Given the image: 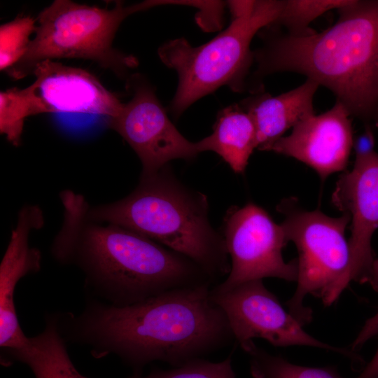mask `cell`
<instances>
[{"instance_id": "7402d4cb", "label": "cell", "mask_w": 378, "mask_h": 378, "mask_svg": "<svg viewBox=\"0 0 378 378\" xmlns=\"http://www.w3.org/2000/svg\"><path fill=\"white\" fill-rule=\"evenodd\" d=\"M131 378H236L230 356L220 362L198 358L169 370H155Z\"/></svg>"}, {"instance_id": "e0dca14e", "label": "cell", "mask_w": 378, "mask_h": 378, "mask_svg": "<svg viewBox=\"0 0 378 378\" xmlns=\"http://www.w3.org/2000/svg\"><path fill=\"white\" fill-rule=\"evenodd\" d=\"M6 354L27 365L36 378H87L75 368L54 321L39 335L28 337L24 346Z\"/></svg>"}, {"instance_id": "d4e9b609", "label": "cell", "mask_w": 378, "mask_h": 378, "mask_svg": "<svg viewBox=\"0 0 378 378\" xmlns=\"http://www.w3.org/2000/svg\"><path fill=\"white\" fill-rule=\"evenodd\" d=\"M355 378H378V348L370 361Z\"/></svg>"}, {"instance_id": "484cf974", "label": "cell", "mask_w": 378, "mask_h": 378, "mask_svg": "<svg viewBox=\"0 0 378 378\" xmlns=\"http://www.w3.org/2000/svg\"><path fill=\"white\" fill-rule=\"evenodd\" d=\"M376 126L378 127V107H377V118H376Z\"/></svg>"}, {"instance_id": "ffe728a7", "label": "cell", "mask_w": 378, "mask_h": 378, "mask_svg": "<svg viewBox=\"0 0 378 378\" xmlns=\"http://www.w3.org/2000/svg\"><path fill=\"white\" fill-rule=\"evenodd\" d=\"M351 0H286L278 19L272 25H282L291 36H304L315 31L309 24L332 9H340Z\"/></svg>"}, {"instance_id": "d6986e66", "label": "cell", "mask_w": 378, "mask_h": 378, "mask_svg": "<svg viewBox=\"0 0 378 378\" xmlns=\"http://www.w3.org/2000/svg\"><path fill=\"white\" fill-rule=\"evenodd\" d=\"M248 355L253 378H344L331 368H312L293 364L274 356L251 341L241 346Z\"/></svg>"}, {"instance_id": "7a4b0ae2", "label": "cell", "mask_w": 378, "mask_h": 378, "mask_svg": "<svg viewBox=\"0 0 378 378\" xmlns=\"http://www.w3.org/2000/svg\"><path fill=\"white\" fill-rule=\"evenodd\" d=\"M63 220L52 245L62 262H74L115 305L211 283L196 262L141 234L88 214L89 204L70 190L59 194Z\"/></svg>"}, {"instance_id": "ba28073f", "label": "cell", "mask_w": 378, "mask_h": 378, "mask_svg": "<svg viewBox=\"0 0 378 378\" xmlns=\"http://www.w3.org/2000/svg\"><path fill=\"white\" fill-rule=\"evenodd\" d=\"M223 238L230 262L226 279L214 288L226 290L241 284L274 277L296 281L298 260L284 261L285 232L259 206H232L224 218Z\"/></svg>"}, {"instance_id": "9a60e30c", "label": "cell", "mask_w": 378, "mask_h": 378, "mask_svg": "<svg viewBox=\"0 0 378 378\" xmlns=\"http://www.w3.org/2000/svg\"><path fill=\"white\" fill-rule=\"evenodd\" d=\"M319 87L307 78L300 86L279 95L262 93L239 104L254 122L259 150H267L288 130L315 113L314 97Z\"/></svg>"}, {"instance_id": "ac0fdd59", "label": "cell", "mask_w": 378, "mask_h": 378, "mask_svg": "<svg viewBox=\"0 0 378 378\" xmlns=\"http://www.w3.org/2000/svg\"><path fill=\"white\" fill-rule=\"evenodd\" d=\"M46 108L31 83L24 88H12L0 93V133L15 146H20L27 118L46 113Z\"/></svg>"}, {"instance_id": "6da1fadb", "label": "cell", "mask_w": 378, "mask_h": 378, "mask_svg": "<svg viewBox=\"0 0 378 378\" xmlns=\"http://www.w3.org/2000/svg\"><path fill=\"white\" fill-rule=\"evenodd\" d=\"M210 286L176 288L127 305L97 304L78 319V331L99 357L113 353L136 367L155 360L181 366L234 339Z\"/></svg>"}, {"instance_id": "8fae6325", "label": "cell", "mask_w": 378, "mask_h": 378, "mask_svg": "<svg viewBox=\"0 0 378 378\" xmlns=\"http://www.w3.org/2000/svg\"><path fill=\"white\" fill-rule=\"evenodd\" d=\"M332 202L350 218L347 283H367L374 260L371 239L378 228L377 153L356 155L353 169L343 173L337 181Z\"/></svg>"}, {"instance_id": "9c48e42d", "label": "cell", "mask_w": 378, "mask_h": 378, "mask_svg": "<svg viewBox=\"0 0 378 378\" xmlns=\"http://www.w3.org/2000/svg\"><path fill=\"white\" fill-rule=\"evenodd\" d=\"M127 87L132 98L116 115L106 119L107 125L139 157L140 176L155 174L174 160H190L202 153L199 141L187 139L171 122L154 88L142 75L128 77Z\"/></svg>"}, {"instance_id": "44dd1931", "label": "cell", "mask_w": 378, "mask_h": 378, "mask_svg": "<svg viewBox=\"0 0 378 378\" xmlns=\"http://www.w3.org/2000/svg\"><path fill=\"white\" fill-rule=\"evenodd\" d=\"M37 28L36 19L18 16L0 26V69L7 71L27 53Z\"/></svg>"}, {"instance_id": "603a6c76", "label": "cell", "mask_w": 378, "mask_h": 378, "mask_svg": "<svg viewBox=\"0 0 378 378\" xmlns=\"http://www.w3.org/2000/svg\"><path fill=\"white\" fill-rule=\"evenodd\" d=\"M375 291H378V259H374L367 280ZM378 333V312L368 318L354 341L352 351L360 349L365 343Z\"/></svg>"}, {"instance_id": "277c9868", "label": "cell", "mask_w": 378, "mask_h": 378, "mask_svg": "<svg viewBox=\"0 0 378 378\" xmlns=\"http://www.w3.org/2000/svg\"><path fill=\"white\" fill-rule=\"evenodd\" d=\"M88 211L97 221L129 229L189 258L212 279L230 272L223 236L209 220L206 196L179 181L169 165L140 176L125 198L89 205Z\"/></svg>"}, {"instance_id": "5b68a950", "label": "cell", "mask_w": 378, "mask_h": 378, "mask_svg": "<svg viewBox=\"0 0 378 378\" xmlns=\"http://www.w3.org/2000/svg\"><path fill=\"white\" fill-rule=\"evenodd\" d=\"M284 0L256 1L249 14L232 18L230 24L211 41L192 46L183 37L163 43L158 53L162 62L176 71L178 85L169 109L178 118L192 104L222 86L244 90L254 60V36L278 19Z\"/></svg>"}, {"instance_id": "cb8c5ba5", "label": "cell", "mask_w": 378, "mask_h": 378, "mask_svg": "<svg viewBox=\"0 0 378 378\" xmlns=\"http://www.w3.org/2000/svg\"><path fill=\"white\" fill-rule=\"evenodd\" d=\"M374 139L370 125H366L365 132L354 141L353 148L356 155H365L374 151Z\"/></svg>"}, {"instance_id": "52a82bcc", "label": "cell", "mask_w": 378, "mask_h": 378, "mask_svg": "<svg viewBox=\"0 0 378 378\" xmlns=\"http://www.w3.org/2000/svg\"><path fill=\"white\" fill-rule=\"evenodd\" d=\"M277 211L284 216L281 225L288 241H293L298 251L297 287L286 305L289 313L304 325L312 318V310L304 304L307 295L321 298L329 306L349 285L350 251L345 230L350 218L304 210L293 197L282 200Z\"/></svg>"}, {"instance_id": "2e32d148", "label": "cell", "mask_w": 378, "mask_h": 378, "mask_svg": "<svg viewBox=\"0 0 378 378\" xmlns=\"http://www.w3.org/2000/svg\"><path fill=\"white\" fill-rule=\"evenodd\" d=\"M199 144L202 153H216L236 173L245 171L251 154L258 147L254 122L239 104L220 110L213 132Z\"/></svg>"}, {"instance_id": "30bf717a", "label": "cell", "mask_w": 378, "mask_h": 378, "mask_svg": "<svg viewBox=\"0 0 378 378\" xmlns=\"http://www.w3.org/2000/svg\"><path fill=\"white\" fill-rule=\"evenodd\" d=\"M211 296L224 312L234 339L241 347L254 338H262L274 346H312L356 359L352 351L324 343L308 334L262 280L249 281L226 290L213 288Z\"/></svg>"}, {"instance_id": "5bb4252c", "label": "cell", "mask_w": 378, "mask_h": 378, "mask_svg": "<svg viewBox=\"0 0 378 378\" xmlns=\"http://www.w3.org/2000/svg\"><path fill=\"white\" fill-rule=\"evenodd\" d=\"M43 224V211L38 205L24 206L1 262L0 346L4 352L22 347L28 340L18 320L14 293L22 278L41 268V252L29 246V238L32 231L41 229Z\"/></svg>"}, {"instance_id": "7c38bea8", "label": "cell", "mask_w": 378, "mask_h": 378, "mask_svg": "<svg viewBox=\"0 0 378 378\" xmlns=\"http://www.w3.org/2000/svg\"><path fill=\"white\" fill-rule=\"evenodd\" d=\"M351 114L339 101L328 111L299 122L292 132L266 151L293 158L314 169L323 181L347 166L354 145Z\"/></svg>"}, {"instance_id": "4fadbf2b", "label": "cell", "mask_w": 378, "mask_h": 378, "mask_svg": "<svg viewBox=\"0 0 378 378\" xmlns=\"http://www.w3.org/2000/svg\"><path fill=\"white\" fill-rule=\"evenodd\" d=\"M33 84L46 113H87L114 117L123 103L89 71L56 60L39 63Z\"/></svg>"}, {"instance_id": "8992f818", "label": "cell", "mask_w": 378, "mask_h": 378, "mask_svg": "<svg viewBox=\"0 0 378 378\" xmlns=\"http://www.w3.org/2000/svg\"><path fill=\"white\" fill-rule=\"evenodd\" d=\"M162 5V0L129 6L117 1L108 9L55 0L38 14L37 28L27 53L6 73L18 80L32 74L35 67L45 60L83 59L124 77L137 66L138 60L113 47L117 30L129 15Z\"/></svg>"}, {"instance_id": "3957f363", "label": "cell", "mask_w": 378, "mask_h": 378, "mask_svg": "<svg viewBox=\"0 0 378 378\" xmlns=\"http://www.w3.org/2000/svg\"><path fill=\"white\" fill-rule=\"evenodd\" d=\"M337 21L304 36L270 35L253 52L255 79L300 74L329 89L351 115L376 121L378 107V0H351Z\"/></svg>"}]
</instances>
